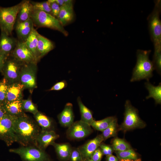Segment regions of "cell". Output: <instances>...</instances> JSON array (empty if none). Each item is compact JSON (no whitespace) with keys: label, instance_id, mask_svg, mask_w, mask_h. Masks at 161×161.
<instances>
[{"label":"cell","instance_id":"6da1fadb","mask_svg":"<svg viewBox=\"0 0 161 161\" xmlns=\"http://www.w3.org/2000/svg\"><path fill=\"white\" fill-rule=\"evenodd\" d=\"M14 129L16 142L21 146H36V140L41 129L35 121L25 114L16 118Z\"/></svg>","mask_w":161,"mask_h":161},{"label":"cell","instance_id":"7a4b0ae2","mask_svg":"<svg viewBox=\"0 0 161 161\" xmlns=\"http://www.w3.org/2000/svg\"><path fill=\"white\" fill-rule=\"evenodd\" d=\"M151 52V50H137V63L133 69L131 82L139 81L143 79L148 81L153 76V72L155 69L152 62L149 58Z\"/></svg>","mask_w":161,"mask_h":161},{"label":"cell","instance_id":"3957f363","mask_svg":"<svg viewBox=\"0 0 161 161\" xmlns=\"http://www.w3.org/2000/svg\"><path fill=\"white\" fill-rule=\"evenodd\" d=\"M154 2V9L147 18L148 29L154 50H161V22L160 18L161 1L157 0Z\"/></svg>","mask_w":161,"mask_h":161},{"label":"cell","instance_id":"277c9868","mask_svg":"<svg viewBox=\"0 0 161 161\" xmlns=\"http://www.w3.org/2000/svg\"><path fill=\"white\" fill-rule=\"evenodd\" d=\"M34 26L37 27H46L58 30L64 35H68L58 19L51 14L33 8L30 16Z\"/></svg>","mask_w":161,"mask_h":161},{"label":"cell","instance_id":"5b68a950","mask_svg":"<svg viewBox=\"0 0 161 161\" xmlns=\"http://www.w3.org/2000/svg\"><path fill=\"white\" fill-rule=\"evenodd\" d=\"M23 1L10 7L0 6V29L1 32L10 36L13 29L18 14Z\"/></svg>","mask_w":161,"mask_h":161},{"label":"cell","instance_id":"8992f818","mask_svg":"<svg viewBox=\"0 0 161 161\" xmlns=\"http://www.w3.org/2000/svg\"><path fill=\"white\" fill-rule=\"evenodd\" d=\"M10 152L18 155L23 161H52L45 150L35 145L21 146L10 149Z\"/></svg>","mask_w":161,"mask_h":161},{"label":"cell","instance_id":"52a82bcc","mask_svg":"<svg viewBox=\"0 0 161 161\" xmlns=\"http://www.w3.org/2000/svg\"><path fill=\"white\" fill-rule=\"evenodd\" d=\"M125 112L124 121L120 129L124 131L136 128H142L145 125L140 117L137 110L127 100L125 104Z\"/></svg>","mask_w":161,"mask_h":161},{"label":"cell","instance_id":"ba28073f","mask_svg":"<svg viewBox=\"0 0 161 161\" xmlns=\"http://www.w3.org/2000/svg\"><path fill=\"white\" fill-rule=\"evenodd\" d=\"M16 117L7 113L0 119V140L9 146L16 142L14 124Z\"/></svg>","mask_w":161,"mask_h":161},{"label":"cell","instance_id":"9c48e42d","mask_svg":"<svg viewBox=\"0 0 161 161\" xmlns=\"http://www.w3.org/2000/svg\"><path fill=\"white\" fill-rule=\"evenodd\" d=\"M22 64L12 56L7 58L1 71L9 84L19 82L20 70Z\"/></svg>","mask_w":161,"mask_h":161},{"label":"cell","instance_id":"30bf717a","mask_svg":"<svg viewBox=\"0 0 161 161\" xmlns=\"http://www.w3.org/2000/svg\"><path fill=\"white\" fill-rule=\"evenodd\" d=\"M36 63H30L22 65L20 73L19 82L24 88L32 89L36 87Z\"/></svg>","mask_w":161,"mask_h":161},{"label":"cell","instance_id":"8fae6325","mask_svg":"<svg viewBox=\"0 0 161 161\" xmlns=\"http://www.w3.org/2000/svg\"><path fill=\"white\" fill-rule=\"evenodd\" d=\"M93 130L91 126L80 120L74 122L68 127L66 135L70 140H80L89 135Z\"/></svg>","mask_w":161,"mask_h":161},{"label":"cell","instance_id":"7c38bea8","mask_svg":"<svg viewBox=\"0 0 161 161\" xmlns=\"http://www.w3.org/2000/svg\"><path fill=\"white\" fill-rule=\"evenodd\" d=\"M10 55L23 64H37L38 62L24 42L21 41H18Z\"/></svg>","mask_w":161,"mask_h":161},{"label":"cell","instance_id":"4fadbf2b","mask_svg":"<svg viewBox=\"0 0 161 161\" xmlns=\"http://www.w3.org/2000/svg\"><path fill=\"white\" fill-rule=\"evenodd\" d=\"M103 141V139L101 134L78 148L81 154L83 161L91 159L92 154Z\"/></svg>","mask_w":161,"mask_h":161},{"label":"cell","instance_id":"5bb4252c","mask_svg":"<svg viewBox=\"0 0 161 161\" xmlns=\"http://www.w3.org/2000/svg\"><path fill=\"white\" fill-rule=\"evenodd\" d=\"M59 137L54 130H41L36 140V146L45 150L48 146L52 145Z\"/></svg>","mask_w":161,"mask_h":161},{"label":"cell","instance_id":"9a60e30c","mask_svg":"<svg viewBox=\"0 0 161 161\" xmlns=\"http://www.w3.org/2000/svg\"><path fill=\"white\" fill-rule=\"evenodd\" d=\"M17 42L15 38L1 32L0 52L9 57L16 47Z\"/></svg>","mask_w":161,"mask_h":161},{"label":"cell","instance_id":"2e32d148","mask_svg":"<svg viewBox=\"0 0 161 161\" xmlns=\"http://www.w3.org/2000/svg\"><path fill=\"white\" fill-rule=\"evenodd\" d=\"M59 122L64 127H69L74 122V116L72 104L67 103L64 109L58 115Z\"/></svg>","mask_w":161,"mask_h":161},{"label":"cell","instance_id":"e0dca14e","mask_svg":"<svg viewBox=\"0 0 161 161\" xmlns=\"http://www.w3.org/2000/svg\"><path fill=\"white\" fill-rule=\"evenodd\" d=\"M34 25L31 18L23 22L16 23V31L21 41L24 42L31 34Z\"/></svg>","mask_w":161,"mask_h":161},{"label":"cell","instance_id":"ac0fdd59","mask_svg":"<svg viewBox=\"0 0 161 161\" xmlns=\"http://www.w3.org/2000/svg\"><path fill=\"white\" fill-rule=\"evenodd\" d=\"M74 16L72 3L65 4L60 7V12L57 18L64 26L72 20Z\"/></svg>","mask_w":161,"mask_h":161},{"label":"cell","instance_id":"d6986e66","mask_svg":"<svg viewBox=\"0 0 161 161\" xmlns=\"http://www.w3.org/2000/svg\"><path fill=\"white\" fill-rule=\"evenodd\" d=\"M24 88L20 82L9 84L5 102L22 99V92Z\"/></svg>","mask_w":161,"mask_h":161},{"label":"cell","instance_id":"ffe728a7","mask_svg":"<svg viewBox=\"0 0 161 161\" xmlns=\"http://www.w3.org/2000/svg\"><path fill=\"white\" fill-rule=\"evenodd\" d=\"M37 49L40 59L54 47V44L50 40L42 36L37 32Z\"/></svg>","mask_w":161,"mask_h":161},{"label":"cell","instance_id":"44dd1931","mask_svg":"<svg viewBox=\"0 0 161 161\" xmlns=\"http://www.w3.org/2000/svg\"><path fill=\"white\" fill-rule=\"evenodd\" d=\"M22 100L21 99L5 102L3 105L7 113L17 117L25 114L22 108Z\"/></svg>","mask_w":161,"mask_h":161},{"label":"cell","instance_id":"7402d4cb","mask_svg":"<svg viewBox=\"0 0 161 161\" xmlns=\"http://www.w3.org/2000/svg\"><path fill=\"white\" fill-rule=\"evenodd\" d=\"M52 145L54 147L60 161L69 160L72 148L69 143H58L55 142Z\"/></svg>","mask_w":161,"mask_h":161},{"label":"cell","instance_id":"603a6c76","mask_svg":"<svg viewBox=\"0 0 161 161\" xmlns=\"http://www.w3.org/2000/svg\"><path fill=\"white\" fill-rule=\"evenodd\" d=\"M34 116L41 131L54 130L53 122L50 118L39 111Z\"/></svg>","mask_w":161,"mask_h":161},{"label":"cell","instance_id":"cb8c5ba5","mask_svg":"<svg viewBox=\"0 0 161 161\" xmlns=\"http://www.w3.org/2000/svg\"><path fill=\"white\" fill-rule=\"evenodd\" d=\"M33 6L29 0L23 1L21 7L18 14L16 23L25 21L30 18Z\"/></svg>","mask_w":161,"mask_h":161},{"label":"cell","instance_id":"d4e9b609","mask_svg":"<svg viewBox=\"0 0 161 161\" xmlns=\"http://www.w3.org/2000/svg\"><path fill=\"white\" fill-rule=\"evenodd\" d=\"M37 31L33 28L31 34L24 42L37 61L40 59L37 49L38 39Z\"/></svg>","mask_w":161,"mask_h":161},{"label":"cell","instance_id":"484cf974","mask_svg":"<svg viewBox=\"0 0 161 161\" xmlns=\"http://www.w3.org/2000/svg\"><path fill=\"white\" fill-rule=\"evenodd\" d=\"M145 87L149 92V95L146 98L148 99L153 98L156 104L161 103V84L160 83L158 86H155L150 83L149 81L145 83Z\"/></svg>","mask_w":161,"mask_h":161},{"label":"cell","instance_id":"4316f807","mask_svg":"<svg viewBox=\"0 0 161 161\" xmlns=\"http://www.w3.org/2000/svg\"><path fill=\"white\" fill-rule=\"evenodd\" d=\"M77 101L81 115L80 120L91 126L94 120L92 112L83 103L80 97H78Z\"/></svg>","mask_w":161,"mask_h":161},{"label":"cell","instance_id":"83f0119b","mask_svg":"<svg viewBox=\"0 0 161 161\" xmlns=\"http://www.w3.org/2000/svg\"><path fill=\"white\" fill-rule=\"evenodd\" d=\"M116 118L114 117H109L99 120L93 121L91 126L95 129L103 131L106 129Z\"/></svg>","mask_w":161,"mask_h":161},{"label":"cell","instance_id":"f1b7e54d","mask_svg":"<svg viewBox=\"0 0 161 161\" xmlns=\"http://www.w3.org/2000/svg\"><path fill=\"white\" fill-rule=\"evenodd\" d=\"M117 120L115 118L112 122L110 125L105 130L102 131L101 134L103 141L107 139L114 137L116 136L117 132Z\"/></svg>","mask_w":161,"mask_h":161},{"label":"cell","instance_id":"f546056e","mask_svg":"<svg viewBox=\"0 0 161 161\" xmlns=\"http://www.w3.org/2000/svg\"><path fill=\"white\" fill-rule=\"evenodd\" d=\"M112 148L115 151H121L131 149L130 145L124 140L118 138L113 141Z\"/></svg>","mask_w":161,"mask_h":161},{"label":"cell","instance_id":"4dcf8cb0","mask_svg":"<svg viewBox=\"0 0 161 161\" xmlns=\"http://www.w3.org/2000/svg\"><path fill=\"white\" fill-rule=\"evenodd\" d=\"M117 157L120 160H135L137 157L135 152L132 148L121 151H115Z\"/></svg>","mask_w":161,"mask_h":161},{"label":"cell","instance_id":"1f68e13d","mask_svg":"<svg viewBox=\"0 0 161 161\" xmlns=\"http://www.w3.org/2000/svg\"><path fill=\"white\" fill-rule=\"evenodd\" d=\"M22 106L24 112H30L34 115L38 111L36 106L30 99L22 100Z\"/></svg>","mask_w":161,"mask_h":161},{"label":"cell","instance_id":"d6a6232c","mask_svg":"<svg viewBox=\"0 0 161 161\" xmlns=\"http://www.w3.org/2000/svg\"><path fill=\"white\" fill-rule=\"evenodd\" d=\"M8 83L7 80L4 78L0 81V104L3 105L5 102Z\"/></svg>","mask_w":161,"mask_h":161},{"label":"cell","instance_id":"836d02e7","mask_svg":"<svg viewBox=\"0 0 161 161\" xmlns=\"http://www.w3.org/2000/svg\"><path fill=\"white\" fill-rule=\"evenodd\" d=\"M34 9H37L51 14V10L50 4L49 1L41 2L31 1Z\"/></svg>","mask_w":161,"mask_h":161},{"label":"cell","instance_id":"e575fe53","mask_svg":"<svg viewBox=\"0 0 161 161\" xmlns=\"http://www.w3.org/2000/svg\"><path fill=\"white\" fill-rule=\"evenodd\" d=\"M154 69L158 73L161 74V50H154L152 61Z\"/></svg>","mask_w":161,"mask_h":161},{"label":"cell","instance_id":"d590c367","mask_svg":"<svg viewBox=\"0 0 161 161\" xmlns=\"http://www.w3.org/2000/svg\"><path fill=\"white\" fill-rule=\"evenodd\" d=\"M69 160L83 161L81 154L78 148H72Z\"/></svg>","mask_w":161,"mask_h":161},{"label":"cell","instance_id":"8d00e7d4","mask_svg":"<svg viewBox=\"0 0 161 161\" xmlns=\"http://www.w3.org/2000/svg\"><path fill=\"white\" fill-rule=\"evenodd\" d=\"M48 1L50 4L51 15L57 18L60 12V6L53 0H49Z\"/></svg>","mask_w":161,"mask_h":161},{"label":"cell","instance_id":"74e56055","mask_svg":"<svg viewBox=\"0 0 161 161\" xmlns=\"http://www.w3.org/2000/svg\"><path fill=\"white\" fill-rule=\"evenodd\" d=\"M99 147L103 155H105L106 156L112 155L113 150L112 148L110 146L101 143Z\"/></svg>","mask_w":161,"mask_h":161},{"label":"cell","instance_id":"f35d334b","mask_svg":"<svg viewBox=\"0 0 161 161\" xmlns=\"http://www.w3.org/2000/svg\"><path fill=\"white\" fill-rule=\"evenodd\" d=\"M67 83L64 80L57 83L55 84L49 90V91H59L62 90L67 86Z\"/></svg>","mask_w":161,"mask_h":161},{"label":"cell","instance_id":"ab89813d","mask_svg":"<svg viewBox=\"0 0 161 161\" xmlns=\"http://www.w3.org/2000/svg\"><path fill=\"white\" fill-rule=\"evenodd\" d=\"M103 153L99 147L92 154L91 159L93 161H101Z\"/></svg>","mask_w":161,"mask_h":161},{"label":"cell","instance_id":"60d3db41","mask_svg":"<svg viewBox=\"0 0 161 161\" xmlns=\"http://www.w3.org/2000/svg\"><path fill=\"white\" fill-rule=\"evenodd\" d=\"M8 57L0 52V72L1 71Z\"/></svg>","mask_w":161,"mask_h":161},{"label":"cell","instance_id":"b9f144b4","mask_svg":"<svg viewBox=\"0 0 161 161\" xmlns=\"http://www.w3.org/2000/svg\"><path fill=\"white\" fill-rule=\"evenodd\" d=\"M7 114L3 105L0 104V119Z\"/></svg>","mask_w":161,"mask_h":161},{"label":"cell","instance_id":"7bdbcfd3","mask_svg":"<svg viewBox=\"0 0 161 161\" xmlns=\"http://www.w3.org/2000/svg\"><path fill=\"white\" fill-rule=\"evenodd\" d=\"M106 160L107 161H118L117 158L112 155L107 156Z\"/></svg>","mask_w":161,"mask_h":161},{"label":"cell","instance_id":"ee69618b","mask_svg":"<svg viewBox=\"0 0 161 161\" xmlns=\"http://www.w3.org/2000/svg\"><path fill=\"white\" fill-rule=\"evenodd\" d=\"M54 1L58 4L60 7L64 5L65 2L64 0H53Z\"/></svg>","mask_w":161,"mask_h":161},{"label":"cell","instance_id":"f6af8a7d","mask_svg":"<svg viewBox=\"0 0 161 161\" xmlns=\"http://www.w3.org/2000/svg\"><path fill=\"white\" fill-rule=\"evenodd\" d=\"M120 161H141V160L140 159H137L135 160L129 159H121L120 160Z\"/></svg>","mask_w":161,"mask_h":161},{"label":"cell","instance_id":"bcb514c9","mask_svg":"<svg viewBox=\"0 0 161 161\" xmlns=\"http://www.w3.org/2000/svg\"><path fill=\"white\" fill-rule=\"evenodd\" d=\"M85 161H93L91 159H89L88 160H86Z\"/></svg>","mask_w":161,"mask_h":161}]
</instances>
